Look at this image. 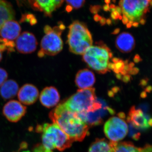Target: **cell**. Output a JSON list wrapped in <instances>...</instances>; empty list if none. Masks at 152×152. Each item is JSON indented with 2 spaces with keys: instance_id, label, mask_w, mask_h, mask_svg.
<instances>
[{
  "instance_id": "obj_12",
  "label": "cell",
  "mask_w": 152,
  "mask_h": 152,
  "mask_svg": "<svg viewBox=\"0 0 152 152\" xmlns=\"http://www.w3.org/2000/svg\"><path fill=\"white\" fill-rule=\"evenodd\" d=\"M35 10L42 12L47 17H51L53 13L62 4L64 0H28Z\"/></svg>"
},
{
  "instance_id": "obj_20",
  "label": "cell",
  "mask_w": 152,
  "mask_h": 152,
  "mask_svg": "<svg viewBox=\"0 0 152 152\" xmlns=\"http://www.w3.org/2000/svg\"><path fill=\"white\" fill-rule=\"evenodd\" d=\"M15 12L10 3L5 0L0 1V28L7 21L15 18Z\"/></svg>"
},
{
  "instance_id": "obj_21",
  "label": "cell",
  "mask_w": 152,
  "mask_h": 152,
  "mask_svg": "<svg viewBox=\"0 0 152 152\" xmlns=\"http://www.w3.org/2000/svg\"><path fill=\"white\" fill-rule=\"evenodd\" d=\"M88 152H114L111 142L104 139H97L91 145Z\"/></svg>"
},
{
  "instance_id": "obj_1",
  "label": "cell",
  "mask_w": 152,
  "mask_h": 152,
  "mask_svg": "<svg viewBox=\"0 0 152 152\" xmlns=\"http://www.w3.org/2000/svg\"><path fill=\"white\" fill-rule=\"evenodd\" d=\"M49 118L73 141L81 142L88 134L89 127L78 114L60 103L49 114Z\"/></svg>"
},
{
  "instance_id": "obj_27",
  "label": "cell",
  "mask_w": 152,
  "mask_h": 152,
  "mask_svg": "<svg viewBox=\"0 0 152 152\" xmlns=\"http://www.w3.org/2000/svg\"><path fill=\"white\" fill-rule=\"evenodd\" d=\"M139 70L138 68H132V69L129 72V75H137L139 72Z\"/></svg>"
},
{
  "instance_id": "obj_13",
  "label": "cell",
  "mask_w": 152,
  "mask_h": 152,
  "mask_svg": "<svg viewBox=\"0 0 152 152\" xmlns=\"http://www.w3.org/2000/svg\"><path fill=\"white\" fill-rule=\"evenodd\" d=\"M20 26L14 20L7 21L0 28V38L4 40L15 42L20 36Z\"/></svg>"
},
{
  "instance_id": "obj_25",
  "label": "cell",
  "mask_w": 152,
  "mask_h": 152,
  "mask_svg": "<svg viewBox=\"0 0 152 152\" xmlns=\"http://www.w3.org/2000/svg\"><path fill=\"white\" fill-rule=\"evenodd\" d=\"M33 152H53L52 150L47 148L42 144L35 145L33 148Z\"/></svg>"
},
{
  "instance_id": "obj_7",
  "label": "cell",
  "mask_w": 152,
  "mask_h": 152,
  "mask_svg": "<svg viewBox=\"0 0 152 152\" xmlns=\"http://www.w3.org/2000/svg\"><path fill=\"white\" fill-rule=\"evenodd\" d=\"M65 28L64 25L62 23L53 28L48 25L44 27V33L45 34L41 41L38 56L43 58L45 55L54 56L61 51L63 42L61 36Z\"/></svg>"
},
{
  "instance_id": "obj_15",
  "label": "cell",
  "mask_w": 152,
  "mask_h": 152,
  "mask_svg": "<svg viewBox=\"0 0 152 152\" xmlns=\"http://www.w3.org/2000/svg\"><path fill=\"white\" fill-rule=\"evenodd\" d=\"M60 96L58 90L54 87H47L44 88L39 96L41 104L48 108L56 106L59 102Z\"/></svg>"
},
{
  "instance_id": "obj_32",
  "label": "cell",
  "mask_w": 152,
  "mask_h": 152,
  "mask_svg": "<svg viewBox=\"0 0 152 152\" xmlns=\"http://www.w3.org/2000/svg\"><path fill=\"white\" fill-rule=\"evenodd\" d=\"M140 96L142 98H145L147 96V92H146L145 91L142 92Z\"/></svg>"
},
{
  "instance_id": "obj_4",
  "label": "cell",
  "mask_w": 152,
  "mask_h": 152,
  "mask_svg": "<svg viewBox=\"0 0 152 152\" xmlns=\"http://www.w3.org/2000/svg\"><path fill=\"white\" fill-rule=\"evenodd\" d=\"M62 104L68 110L77 113H94L102 106L97 100L95 88H92L78 90Z\"/></svg>"
},
{
  "instance_id": "obj_19",
  "label": "cell",
  "mask_w": 152,
  "mask_h": 152,
  "mask_svg": "<svg viewBox=\"0 0 152 152\" xmlns=\"http://www.w3.org/2000/svg\"><path fill=\"white\" fill-rule=\"evenodd\" d=\"M19 91V86L15 81L10 80L6 81L1 86L0 95L7 100L15 97Z\"/></svg>"
},
{
  "instance_id": "obj_5",
  "label": "cell",
  "mask_w": 152,
  "mask_h": 152,
  "mask_svg": "<svg viewBox=\"0 0 152 152\" xmlns=\"http://www.w3.org/2000/svg\"><path fill=\"white\" fill-rule=\"evenodd\" d=\"M83 58L90 68L99 74H105L110 71V61L113 58V53L107 45L100 41L89 48Z\"/></svg>"
},
{
  "instance_id": "obj_30",
  "label": "cell",
  "mask_w": 152,
  "mask_h": 152,
  "mask_svg": "<svg viewBox=\"0 0 152 152\" xmlns=\"http://www.w3.org/2000/svg\"><path fill=\"white\" fill-rule=\"evenodd\" d=\"M134 61L136 63H138L140 62L141 61L142 59L138 55H136L134 58Z\"/></svg>"
},
{
  "instance_id": "obj_34",
  "label": "cell",
  "mask_w": 152,
  "mask_h": 152,
  "mask_svg": "<svg viewBox=\"0 0 152 152\" xmlns=\"http://www.w3.org/2000/svg\"><path fill=\"white\" fill-rule=\"evenodd\" d=\"M21 152H31L29 151H22Z\"/></svg>"
},
{
  "instance_id": "obj_35",
  "label": "cell",
  "mask_w": 152,
  "mask_h": 152,
  "mask_svg": "<svg viewBox=\"0 0 152 152\" xmlns=\"http://www.w3.org/2000/svg\"><path fill=\"white\" fill-rule=\"evenodd\" d=\"M1 1V0H0V1Z\"/></svg>"
},
{
  "instance_id": "obj_22",
  "label": "cell",
  "mask_w": 152,
  "mask_h": 152,
  "mask_svg": "<svg viewBox=\"0 0 152 152\" xmlns=\"http://www.w3.org/2000/svg\"><path fill=\"white\" fill-rule=\"evenodd\" d=\"M67 7L73 9H78L81 7L84 4L85 0H66Z\"/></svg>"
},
{
  "instance_id": "obj_2",
  "label": "cell",
  "mask_w": 152,
  "mask_h": 152,
  "mask_svg": "<svg viewBox=\"0 0 152 152\" xmlns=\"http://www.w3.org/2000/svg\"><path fill=\"white\" fill-rule=\"evenodd\" d=\"M152 2V0H121L119 7L123 23L128 28L145 24Z\"/></svg>"
},
{
  "instance_id": "obj_14",
  "label": "cell",
  "mask_w": 152,
  "mask_h": 152,
  "mask_svg": "<svg viewBox=\"0 0 152 152\" xmlns=\"http://www.w3.org/2000/svg\"><path fill=\"white\" fill-rule=\"evenodd\" d=\"M39 96V91L37 88L31 84L23 85L18 93V98L20 102L26 105L35 103Z\"/></svg>"
},
{
  "instance_id": "obj_6",
  "label": "cell",
  "mask_w": 152,
  "mask_h": 152,
  "mask_svg": "<svg viewBox=\"0 0 152 152\" xmlns=\"http://www.w3.org/2000/svg\"><path fill=\"white\" fill-rule=\"evenodd\" d=\"M67 42L70 52L80 55H83L93 43L91 34L86 25L79 21L73 22L69 26Z\"/></svg>"
},
{
  "instance_id": "obj_9",
  "label": "cell",
  "mask_w": 152,
  "mask_h": 152,
  "mask_svg": "<svg viewBox=\"0 0 152 152\" xmlns=\"http://www.w3.org/2000/svg\"><path fill=\"white\" fill-rule=\"evenodd\" d=\"M127 120L129 124L139 131L146 130L152 128V117L144 113L142 109L136 108L135 106L129 110Z\"/></svg>"
},
{
  "instance_id": "obj_31",
  "label": "cell",
  "mask_w": 152,
  "mask_h": 152,
  "mask_svg": "<svg viewBox=\"0 0 152 152\" xmlns=\"http://www.w3.org/2000/svg\"><path fill=\"white\" fill-rule=\"evenodd\" d=\"M152 91V87L151 86H148L145 89V91L146 92L151 93Z\"/></svg>"
},
{
  "instance_id": "obj_10",
  "label": "cell",
  "mask_w": 152,
  "mask_h": 152,
  "mask_svg": "<svg viewBox=\"0 0 152 152\" xmlns=\"http://www.w3.org/2000/svg\"><path fill=\"white\" fill-rule=\"evenodd\" d=\"M27 108L20 102L11 100L7 103L3 109V113L9 121L17 123L24 116Z\"/></svg>"
},
{
  "instance_id": "obj_24",
  "label": "cell",
  "mask_w": 152,
  "mask_h": 152,
  "mask_svg": "<svg viewBox=\"0 0 152 152\" xmlns=\"http://www.w3.org/2000/svg\"><path fill=\"white\" fill-rule=\"evenodd\" d=\"M129 130L130 136L134 140H138L140 138L141 136L140 131L134 128L129 124Z\"/></svg>"
},
{
  "instance_id": "obj_11",
  "label": "cell",
  "mask_w": 152,
  "mask_h": 152,
  "mask_svg": "<svg viewBox=\"0 0 152 152\" xmlns=\"http://www.w3.org/2000/svg\"><path fill=\"white\" fill-rule=\"evenodd\" d=\"M15 48L20 53L24 54L31 53L36 50L38 42L35 36L32 33H22L15 42Z\"/></svg>"
},
{
  "instance_id": "obj_26",
  "label": "cell",
  "mask_w": 152,
  "mask_h": 152,
  "mask_svg": "<svg viewBox=\"0 0 152 152\" xmlns=\"http://www.w3.org/2000/svg\"><path fill=\"white\" fill-rule=\"evenodd\" d=\"M8 78L7 71L2 68H0V86L3 84Z\"/></svg>"
},
{
  "instance_id": "obj_18",
  "label": "cell",
  "mask_w": 152,
  "mask_h": 152,
  "mask_svg": "<svg viewBox=\"0 0 152 152\" xmlns=\"http://www.w3.org/2000/svg\"><path fill=\"white\" fill-rule=\"evenodd\" d=\"M110 142L114 152H152V144H147L140 148L136 147L130 142Z\"/></svg>"
},
{
  "instance_id": "obj_29",
  "label": "cell",
  "mask_w": 152,
  "mask_h": 152,
  "mask_svg": "<svg viewBox=\"0 0 152 152\" xmlns=\"http://www.w3.org/2000/svg\"><path fill=\"white\" fill-rule=\"evenodd\" d=\"M131 77L129 75H126L124 76L123 77V80L125 83H128L130 80Z\"/></svg>"
},
{
  "instance_id": "obj_3",
  "label": "cell",
  "mask_w": 152,
  "mask_h": 152,
  "mask_svg": "<svg viewBox=\"0 0 152 152\" xmlns=\"http://www.w3.org/2000/svg\"><path fill=\"white\" fill-rule=\"evenodd\" d=\"M36 132L42 134V144L47 148L63 151L70 148L74 141L56 124L38 125Z\"/></svg>"
},
{
  "instance_id": "obj_8",
  "label": "cell",
  "mask_w": 152,
  "mask_h": 152,
  "mask_svg": "<svg viewBox=\"0 0 152 152\" xmlns=\"http://www.w3.org/2000/svg\"><path fill=\"white\" fill-rule=\"evenodd\" d=\"M125 118L124 113H120L118 116L112 117L105 124L104 132L110 141L119 142L127 135L129 127Z\"/></svg>"
},
{
  "instance_id": "obj_23",
  "label": "cell",
  "mask_w": 152,
  "mask_h": 152,
  "mask_svg": "<svg viewBox=\"0 0 152 152\" xmlns=\"http://www.w3.org/2000/svg\"><path fill=\"white\" fill-rule=\"evenodd\" d=\"M20 21L21 22H28L31 25L36 24L37 23V19L32 14H27L23 15Z\"/></svg>"
},
{
  "instance_id": "obj_33",
  "label": "cell",
  "mask_w": 152,
  "mask_h": 152,
  "mask_svg": "<svg viewBox=\"0 0 152 152\" xmlns=\"http://www.w3.org/2000/svg\"><path fill=\"white\" fill-rule=\"evenodd\" d=\"M2 58V51L0 49V61H1Z\"/></svg>"
},
{
  "instance_id": "obj_16",
  "label": "cell",
  "mask_w": 152,
  "mask_h": 152,
  "mask_svg": "<svg viewBox=\"0 0 152 152\" xmlns=\"http://www.w3.org/2000/svg\"><path fill=\"white\" fill-rule=\"evenodd\" d=\"M115 46L122 53H130L134 48L135 41L131 34L124 32L117 37L115 40Z\"/></svg>"
},
{
  "instance_id": "obj_28",
  "label": "cell",
  "mask_w": 152,
  "mask_h": 152,
  "mask_svg": "<svg viewBox=\"0 0 152 152\" xmlns=\"http://www.w3.org/2000/svg\"><path fill=\"white\" fill-rule=\"evenodd\" d=\"M148 79L147 78L143 79L141 80L140 83V85L142 87H144L147 86L148 84Z\"/></svg>"
},
{
  "instance_id": "obj_17",
  "label": "cell",
  "mask_w": 152,
  "mask_h": 152,
  "mask_svg": "<svg viewBox=\"0 0 152 152\" xmlns=\"http://www.w3.org/2000/svg\"><path fill=\"white\" fill-rule=\"evenodd\" d=\"M96 81L94 74L88 69L79 71L76 76L75 83L81 89L90 88L94 86Z\"/></svg>"
}]
</instances>
